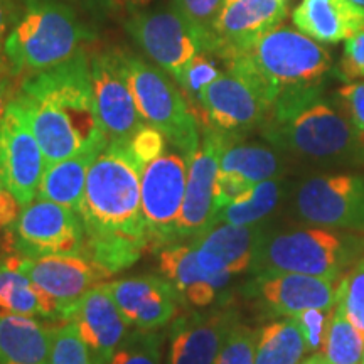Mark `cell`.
<instances>
[{
	"instance_id": "obj_2",
	"label": "cell",
	"mask_w": 364,
	"mask_h": 364,
	"mask_svg": "<svg viewBox=\"0 0 364 364\" xmlns=\"http://www.w3.org/2000/svg\"><path fill=\"white\" fill-rule=\"evenodd\" d=\"M14 100L43 149L46 167L80 154H100L108 145L86 49L63 65L24 76Z\"/></svg>"
},
{
	"instance_id": "obj_22",
	"label": "cell",
	"mask_w": 364,
	"mask_h": 364,
	"mask_svg": "<svg viewBox=\"0 0 364 364\" xmlns=\"http://www.w3.org/2000/svg\"><path fill=\"white\" fill-rule=\"evenodd\" d=\"M260 240V230L253 225L216 223L206 233L194 238L193 247L204 272L238 275L252 267Z\"/></svg>"
},
{
	"instance_id": "obj_32",
	"label": "cell",
	"mask_w": 364,
	"mask_h": 364,
	"mask_svg": "<svg viewBox=\"0 0 364 364\" xmlns=\"http://www.w3.org/2000/svg\"><path fill=\"white\" fill-rule=\"evenodd\" d=\"M164 334L134 329L125 336L107 364H162Z\"/></svg>"
},
{
	"instance_id": "obj_51",
	"label": "cell",
	"mask_w": 364,
	"mask_h": 364,
	"mask_svg": "<svg viewBox=\"0 0 364 364\" xmlns=\"http://www.w3.org/2000/svg\"><path fill=\"white\" fill-rule=\"evenodd\" d=\"M226 2H228V0H226Z\"/></svg>"
},
{
	"instance_id": "obj_25",
	"label": "cell",
	"mask_w": 364,
	"mask_h": 364,
	"mask_svg": "<svg viewBox=\"0 0 364 364\" xmlns=\"http://www.w3.org/2000/svg\"><path fill=\"white\" fill-rule=\"evenodd\" d=\"M300 33L321 44H338L364 26V7L353 0H302L292 12Z\"/></svg>"
},
{
	"instance_id": "obj_45",
	"label": "cell",
	"mask_w": 364,
	"mask_h": 364,
	"mask_svg": "<svg viewBox=\"0 0 364 364\" xmlns=\"http://www.w3.org/2000/svg\"><path fill=\"white\" fill-rule=\"evenodd\" d=\"M66 2L73 4L86 16L95 17L98 21L105 19V16H108V12L115 6V0H66Z\"/></svg>"
},
{
	"instance_id": "obj_14",
	"label": "cell",
	"mask_w": 364,
	"mask_h": 364,
	"mask_svg": "<svg viewBox=\"0 0 364 364\" xmlns=\"http://www.w3.org/2000/svg\"><path fill=\"white\" fill-rule=\"evenodd\" d=\"M44 171L43 149L19 103L14 100L0 122V182L24 208L38 198Z\"/></svg>"
},
{
	"instance_id": "obj_7",
	"label": "cell",
	"mask_w": 364,
	"mask_h": 364,
	"mask_svg": "<svg viewBox=\"0 0 364 364\" xmlns=\"http://www.w3.org/2000/svg\"><path fill=\"white\" fill-rule=\"evenodd\" d=\"M122 53L132 93L142 120L161 130L167 142L177 150L188 157L193 156L201 142L199 120L179 85L171 81L169 73L154 63L145 61L125 49H122Z\"/></svg>"
},
{
	"instance_id": "obj_3",
	"label": "cell",
	"mask_w": 364,
	"mask_h": 364,
	"mask_svg": "<svg viewBox=\"0 0 364 364\" xmlns=\"http://www.w3.org/2000/svg\"><path fill=\"white\" fill-rule=\"evenodd\" d=\"M260 127L268 142L302 157L327 161L364 152L363 136L322 97L321 86L280 95Z\"/></svg>"
},
{
	"instance_id": "obj_20",
	"label": "cell",
	"mask_w": 364,
	"mask_h": 364,
	"mask_svg": "<svg viewBox=\"0 0 364 364\" xmlns=\"http://www.w3.org/2000/svg\"><path fill=\"white\" fill-rule=\"evenodd\" d=\"M338 282L304 273L272 272L257 273L252 287L273 314L295 317L312 309L332 311L336 307Z\"/></svg>"
},
{
	"instance_id": "obj_30",
	"label": "cell",
	"mask_w": 364,
	"mask_h": 364,
	"mask_svg": "<svg viewBox=\"0 0 364 364\" xmlns=\"http://www.w3.org/2000/svg\"><path fill=\"white\" fill-rule=\"evenodd\" d=\"M279 182L267 179L258 182L252 189L247 191L243 196L228 206L218 211L216 223H231V225H255L263 218L270 215L279 201Z\"/></svg>"
},
{
	"instance_id": "obj_1",
	"label": "cell",
	"mask_w": 364,
	"mask_h": 364,
	"mask_svg": "<svg viewBox=\"0 0 364 364\" xmlns=\"http://www.w3.org/2000/svg\"><path fill=\"white\" fill-rule=\"evenodd\" d=\"M142 169L129 142H108L86 176L78 211L83 253L112 273L132 267L150 250L140 199Z\"/></svg>"
},
{
	"instance_id": "obj_4",
	"label": "cell",
	"mask_w": 364,
	"mask_h": 364,
	"mask_svg": "<svg viewBox=\"0 0 364 364\" xmlns=\"http://www.w3.org/2000/svg\"><path fill=\"white\" fill-rule=\"evenodd\" d=\"M86 14L66 0H24L6 43V59L17 76L63 65L97 39Z\"/></svg>"
},
{
	"instance_id": "obj_21",
	"label": "cell",
	"mask_w": 364,
	"mask_h": 364,
	"mask_svg": "<svg viewBox=\"0 0 364 364\" xmlns=\"http://www.w3.org/2000/svg\"><path fill=\"white\" fill-rule=\"evenodd\" d=\"M125 321L135 329L159 331L177 314L179 294L166 277H130L107 284Z\"/></svg>"
},
{
	"instance_id": "obj_18",
	"label": "cell",
	"mask_w": 364,
	"mask_h": 364,
	"mask_svg": "<svg viewBox=\"0 0 364 364\" xmlns=\"http://www.w3.org/2000/svg\"><path fill=\"white\" fill-rule=\"evenodd\" d=\"M63 322H71L88 348L93 364H107L129 334L130 324L113 300L107 284L88 290L65 314Z\"/></svg>"
},
{
	"instance_id": "obj_10",
	"label": "cell",
	"mask_w": 364,
	"mask_h": 364,
	"mask_svg": "<svg viewBox=\"0 0 364 364\" xmlns=\"http://www.w3.org/2000/svg\"><path fill=\"white\" fill-rule=\"evenodd\" d=\"M189 157L181 150H166L142 169L140 199L150 250L176 243L177 221L188 184Z\"/></svg>"
},
{
	"instance_id": "obj_44",
	"label": "cell",
	"mask_w": 364,
	"mask_h": 364,
	"mask_svg": "<svg viewBox=\"0 0 364 364\" xmlns=\"http://www.w3.org/2000/svg\"><path fill=\"white\" fill-rule=\"evenodd\" d=\"M21 209V204L14 194L0 182V231L7 230L17 221Z\"/></svg>"
},
{
	"instance_id": "obj_19",
	"label": "cell",
	"mask_w": 364,
	"mask_h": 364,
	"mask_svg": "<svg viewBox=\"0 0 364 364\" xmlns=\"http://www.w3.org/2000/svg\"><path fill=\"white\" fill-rule=\"evenodd\" d=\"M233 311L182 314L171 324L166 364H215L231 329Z\"/></svg>"
},
{
	"instance_id": "obj_40",
	"label": "cell",
	"mask_w": 364,
	"mask_h": 364,
	"mask_svg": "<svg viewBox=\"0 0 364 364\" xmlns=\"http://www.w3.org/2000/svg\"><path fill=\"white\" fill-rule=\"evenodd\" d=\"M339 76L348 83L364 78V26L356 34L346 39L339 63Z\"/></svg>"
},
{
	"instance_id": "obj_28",
	"label": "cell",
	"mask_w": 364,
	"mask_h": 364,
	"mask_svg": "<svg viewBox=\"0 0 364 364\" xmlns=\"http://www.w3.org/2000/svg\"><path fill=\"white\" fill-rule=\"evenodd\" d=\"M307 353L295 317L263 326L257 336L255 364H299Z\"/></svg>"
},
{
	"instance_id": "obj_37",
	"label": "cell",
	"mask_w": 364,
	"mask_h": 364,
	"mask_svg": "<svg viewBox=\"0 0 364 364\" xmlns=\"http://www.w3.org/2000/svg\"><path fill=\"white\" fill-rule=\"evenodd\" d=\"M258 332L236 324L223 344L215 364H255Z\"/></svg>"
},
{
	"instance_id": "obj_23",
	"label": "cell",
	"mask_w": 364,
	"mask_h": 364,
	"mask_svg": "<svg viewBox=\"0 0 364 364\" xmlns=\"http://www.w3.org/2000/svg\"><path fill=\"white\" fill-rule=\"evenodd\" d=\"M279 157L273 150L233 140L221 156L215 191L216 211L236 201L258 182L272 179L279 172Z\"/></svg>"
},
{
	"instance_id": "obj_43",
	"label": "cell",
	"mask_w": 364,
	"mask_h": 364,
	"mask_svg": "<svg viewBox=\"0 0 364 364\" xmlns=\"http://www.w3.org/2000/svg\"><path fill=\"white\" fill-rule=\"evenodd\" d=\"M21 80V76H17L11 66H0V122L6 115L9 105L16 98Z\"/></svg>"
},
{
	"instance_id": "obj_9",
	"label": "cell",
	"mask_w": 364,
	"mask_h": 364,
	"mask_svg": "<svg viewBox=\"0 0 364 364\" xmlns=\"http://www.w3.org/2000/svg\"><path fill=\"white\" fill-rule=\"evenodd\" d=\"M19 268L38 290L43 317L53 321H63L65 314L88 290L113 275L85 253L48 255L41 258H24L19 255Z\"/></svg>"
},
{
	"instance_id": "obj_42",
	"label": "cell",
	"mask_w": 364,
	"mask_h": 364,
	"mask_svg": "<svg viewBox=\"0 0 364 364\" xmlns=\"http://www.w3.org/2000/svg\"><path fill=\"white\" fill-rule=\"evenodd\" d=\"M22 2L24 0H0V66H9L6 59V43L19 19Z\"/></svg>"
},
{
	"instance_id": "obj_39",
	"label": "cell",
	"mask_w": 364,
	"mask_h": 364,
	"mask_svg": "<svg viewBox=\"0 0 364 364\" xmlns=\"http://www.w3.org/2000/svg\"><path fill=\"white\" fill-rule=\"evenodd\" d=\"M332 311H318V309H312V311H306L299 316H295V321L302 332L304 341H306L307 351L318 353L322 351L324 346L327 327H329Z\"/></svg>"
},
{
	"instance_id": "obj_29",
	"label": "cell",
	"mask_w": 364,
	"mask_h": 364,
	"mask_svg": "<svg viewBox=\"0 0 364 364\" xmlns=\"http://www.w3.org/2000/svg\"><path fill=\"white\" fill-rule=\"evenodd\" d=\"M0 312L43 317L39 294L33 280L19 268V255L0 257Z\"/></svg>"
},
{
	"instance_id": "obj_41",
	"label": "cell",
	"mask_w": 364,
	"mask_h": 364,
	"mask_svg": "<svg viewBox=\"0 0 364 364\" xmlns=\"http://www.w3.org/2000/svg\"><path fill=\"white\" fill-rule=\"evenodd\" d=\"M339 98L344 102L349 120L358 134L364 139V81L348 83L339 90Z\"/></svg>"
},
{
	"instance_id": "obj_5",
	"label": "cell",
	"mask_w": 364,
	"mask_h": 364,
	"mask_svg": "<svg viewBox=\"0 0 364 364\" xmlns=\"http://www.w3.org/2000/svg\"><path fill=\"white\" fill-rule=\"evenodd\" d=\"M225 65L226 70L247 80L270 110L280 95L321 86L332 59L321 43L299 29L279 26Z\"/></svg>"
},
{
	"instance_id": "obj_27",
	"label": "cell",
	"mask_w": 364,
	"mask_h": 364,
	"mask_svg": "<svg viewBox=\"0 0 364 364\" xmlns=\"http://www.w3.org/2000/svg\"><path fill=\"white\" fill-rule=\"evenodd\" d=\"M97 156L95 152H86L46 167L36 199L53 201L78 213L83 201L86 176Z\"/></svg>"
},
{
	"instance_id": "obj_13",
	"label": "cell",
	"mask_w": 364,
	"mask_h": 364,
	"mask_svg": "<svg viewBox=\"0 0 364 364\" xmlns=\"http://www.w3.org/2000/svg\"><path fill=\"white\" fill-rule=\"evenodd\" d=\"M299 216L311 225L364 230V176L327 174L311 177L295 198Z\"/></svg>"
},
{
	"instance_id": "obj_16",
	"label": "cell",
	"mask_w": 364,
	"mask_h": 364,
	"mask_svg": "<svg viewBox=\"0 0 364 364\" xmlns=\"http://www.w3.org/2000/svg\"><path fill=\"white\" fill-rule=\"evenodd\" d=\"M196 105L201 110L203 125L235 136L260 127L268 113V105L260 93L230 70L201 91Z\"/></svg>"
},
{
	"instance_id": "obj_15",
	"label": "cell",
	"mask_w": 364,
	"mask_h": 364,
	"mask_svg": "<svg viewBox=\"0 0 364 364\" xmlns=\"http://www.w3.org/2000/svg\"><path fill=\"white\" fill-rule=\"evenodd\" d=\"M91 85L108 142H129L145 122L132 93L122 49H103L91 56Z\"/></svg>"
},
{
	"instance_id": "obj_17",
	"label": "cell",
	"mask_w": 364,
	"mask_h": 364,
	"mask_svg": "<svg viewBox=\"0 0 364 364\" xmlns=\"http://www.w3.org/2000/svg\"><path fill=\"white\" fill-rule=\"evenodd\" d=\"M285 17V0H228L215 27L213 54L226 63L247 53Z\"/></svg>"
},
{
	"instance_id": "obj_8",
	"label": "cell",
	"mask_w": 364,
	"mask_h": 364,
	"mask_svg": "<svg viewBox=\"0 0 364 364\" xmlns=\"http://www.w3.org/2000/svg\"><path fill=\"white\" fill-rule=\"evenodd\" d=\"M125 31L154 65L177 78L191 59L204 53L199 36L174 2L132 7Z\"/></svg>"
},
{
	"instance_id": "obj_48",
	"label": "cell",
	"mask_w": 364,
	"mask_h": 364,
	"mask_svg": "<svg viewBox=\"0 0 364 364\" xmlns=\"http://www.w3.org/2000/svg\"><path fill=\"white\" fill-rule=\"evenodd\" d=\"M130 4V7H142V6H149L152 0H127Z\"/></svg>"
},
{
	"instance_id": "obj_36",
	"label": "cell",
	"mask_w": 364,
	"mask_h": 364,
	"mask_svg": "<svg viewBox=\"0 0 364 364\" xmlns=\"http://www.w3.org/2000/svg\"><path fill=\"white\" fill-rule=\"evenodd\" d=\"M51 364H93L88 348L71 322L54 327Z\"/></svg>"
},
{
	"instance_id": "obj_38",
	"label": "cell",
	"mask_w": 364,
	"mask_h": 364,
	"mask_svg": "<svg viewBox=\"0 0 364 364\" xmlns=\"http://www.w3.org/2000/svg\"><path fill=\"white\" fill-rule=\"evenodd\" d=\"M166 135L159 129H156V127L147 124L140 127L129 140L130 152L134 154L136 162L142 167H145L152 161H156L157 157H161L166 152Z\"/></svg>"
},
{
	"instance_id": "obj_35",
	"label": "cell",
	"mask_w": 364,
	"mask_h": 364,
	"mask_svg": "<svg viewBox=\"0 0 364 364\" xmlns=\"http://www.w3.org/2000/svg\"><path fill=\"white\" fill-rule=\"evenodd\" d=\"M221 73L223 71L218 66L215 54L199 53L198 56L191 59L189 65L181 71V75L174 81L179 85L182 93L186 95V98L189 102L196 103L198 102V97L201 95V91L208 85H211L213 81L220 78Z\"/></svg>"
},
{
	"instance_id": "obj_6",
	"label": "cell",
	"mask_w": 364,
	"mask_h": 364,
	"mask_svg": "<svg viewBox=\"0 0 364 364\" xmlns=\"http://www.w3.org/2000/svg\"><path fill=\"white\" fill-rule=\"evenodd\" d=\"M364 257V238L339 233L332 228H306L273 236L258 243L252 267L257 273H304L341 280Z\"/></svg>"
},
{
	"instance_id": "obj_50",
	"label": "cell",
	"mask_w": 364,
	"mask_h": 364,
	"mask_svg": "<svg viewBox=\"0 0 364 364\" xmlns=\"http://www.w3.org/2000/svg\"><path fill=\"white\" fill-rule=\"evenodd\" d=\"M361 364H364V354H363V363Z\"/></svg>"
},
{
	"instance_id": "obj_24",
	"label": "cell",
	"mask_w": 364,
	"mask_h": 364,
	"mask_svg": "<svg viewBox=\"0 0 364 364\" xmlns=\"http://www.w3.org/2000/svg\"><path fill=\"white\" fill-rule=\"evenodd\" d=\"M159 268L171 282L179 299L193 307H208L215 302L218 292L230 284V273L204 272L199 267L193 245L172 243L159 253Z\"/></svg>"
},
{
	"instance_id": "obj_47",
	"label": "cell",
	"mask_w": 364,
	"mask_h": 364,
	"mask_svg": "<svg viewBox=\"0 0 364 364\" xmlns=\"http://www.w3.org/2000/svg\"><path fill=\"white\" fill-rule=\"evenodd\" d=\"M6 245H9V247L12 248V238H11V235L0 236V252H2V250L6 248Z\"/></svg>"
},
{
	"instance_id": "obj_46",
	"label": "cell",
	"mask_w": 364,
	"mask_h": 364,
	"mask_svg": "<svg viewBox=\"0 0 364 364\" xmlns=\"http://www.w3.org/2000/svg\"><path fill=\"white\" fill-rule=\"evenodd\" d=\"M299 364H331V363L327 361V358L322 353H314L311 358L304 359V361H300Z\"/></svg>"
},
{
	"instance_id": "obj_12",
	"label": "cell",
	"mask_w": 364,
	"mask_h": 364,
	"mask_svg": "<svg viewBox=\"0 0 364 364\" xmlns=\"http://www.w3.org/2000/svg\"><path fill=\"white\" fill-rule=\"evenodd\" d=\"M236 140L235 135L203 125V136L199 147L189 157L188 184L184 203L177 221L176 240L198 238L215 226L216 204L215 191L220 172L221 156L228 145Z\"/></svg>"
},
{
	"instance_id": "obj_31",
	"label": "cell",
	"mask_w": 364,
	"mask_h": 364,
	"mask_svg": "<svg viewBox=\"0 0 364 364\" xmlns=\"http://www.w3.org/2000/svg\"><path fill=\"white\" fill-rule=\"evenodd\" d=\"M322 354L331 364H361L364 354V332L339 311L332 309Z\"/></svg>"
},
{
	"instance_id": "obj_49",
	"label": "cell",
	"mask_w": 364,
	"mask_h": 364,
	"mask_svg": "<svg viewBox=\"0 0 364 364\" xmlns=\"http://www.w3.org/2000/svg\"><path fill=\"white\" fill-rule=\"evenodd\" d=\"M354 4H358V6H361V7H364V0H353Z\"/></svg>"
},
{
	"instance_id": "obj_34",
	"label": "cell",
	"mask_w": 364,
	"mask_h": 364,
	"mask_svg": "<svg viewBox=\"0 0 364 364\" xmlns=\"http://www.w3.org/2000/svg\"><path fill=\"white\" fill-rule=\"evenodd\" d=\"M336 307L364 332V257L338 282Z\"/></svg>"
},
{
	"instance_id": "obj_11",
	"label": "cell",
	"mask_w": 364,
	"mask_h": 364,
	"mask_svg": "<svg viewBox=\"0 0 364 364\" xmlns=\"http://www.w3.org/2000/svg\"><path fill=\"white\" fill-rule=\"evenodd\" d=\"M11 228L12 250L24 258L83 253V223L61 204L36 199L21 209Z\"/></svg>"
},
{
	"instance_id": "obj_33",
	"label": "cell",
	"mask_w": 364,
	"mask_h": 364,
	"mask_svg": "<svg viewBox=\"0 0 364 364\" xmlns=\"http://www.w3.org/2000/svg\"><path fill=\"white\" fill-rule=\"evenodd\" d=\"M201 39L204 53L215 49V27L226 0H172Z\"/></svg>"
},
{
	"instance_id": "obj_26",
	"label": "cell",
	"mask_w": 364,
	"mask_h": 364,
	"mask_svg": "<svg viewBox=\"0 0 364 364\" xmlns=\"http://www.w3.org/2000/svg\"><path fill=\"white\" fill-rule=\"evenodd\" d=\"M53 332L36 317L0 314V364H51Z\"/></svg>"
}]
</instances>
